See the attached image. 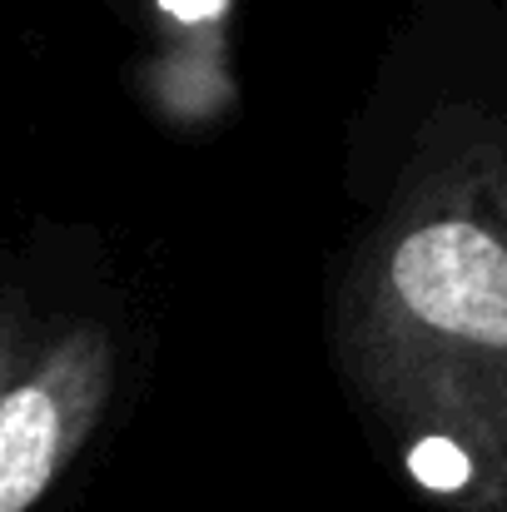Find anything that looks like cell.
<instances>
[{
  "mask_svg": "<svg viewBox=\"0 0 507 512\" xmlns=\"http://www.w3.org/2000/svg\"><path fill=\"white\" fill-rule=\"evenodd\" d=\"M348 378L403 473L507 512V184L468 160L373 229L338 304Z\"/></svg>",
  "mask_w": 507,
  "mask_h": 512,
  "instance_id": "6da1fadb",
  "label": "cell"
},
{
  "mask_svg": "<svg viewBox=\"0 0 507 512\" xmlns=\"http://www.w3.org/2000/svg\"><path fill=\"white\" fill-rule=\"evenodd\" d=\"M115 393V343L100 324H65L40 339L5 329L0 398V512H35L90 443Z\"/></svg>",
  "mask_w": 507,
  "mask_h": 512,
  "instance_id": "7a4b0ae2",
  "label": "cell"
}]
</instances>
